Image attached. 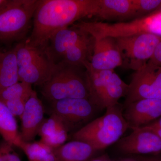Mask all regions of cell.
<instances>
[{"label":"cell","instance_id":"6da1fadb","mask_svg":"<svg viewBox=\"0 0 161 161\" xmlns=\"http://www.w3.org/2000/svg\"><path fill=\"white\" fill-rule=\"evenodd\" d=\"M97 4L98 0H39L31 34L23 41L44 53L52 35L82 18L95 16Z\"/></svg>","mask_w":161,"mask_h":161},{"label":"cell","instance_id":"7a4b0ae2","mask_svg":"<svg viewBox=\"0 0 161 161\" xmlns=\"http://www.w3.org/2000/svg\"><path fill=\"white\" fill-rule=\"evenodd\" d=\"M41 93L47 100L90 98L86 69L66 62L55 64L49 80L41 86Z\"/></svg>","mask_w":161,"mask_h":161},{"label":"cell","instance_id":"3957f363","mask_svg":"<svg viewBox=\"0 0 161 161\" xmlns=\"http://www.w3.org/2000/svg\"><path fill=\"white\" fill-rule=\"evenodd\" d=\"M106 109L104 115L76 131L74 139L88 143L97 151L117 142L130 127L118 103Z\"/></svg>","mask_w":161,"mask_h":161},{"label":"cell","instance_id":"277c9868","mask_svg":"<svg viewBox=\"0 0 161 161\" xmlns=\"http://www.w3.org/2000/svg\"><path fill=\"white\" fill-rule=\"evenodd\" d=\"M39 0H5L0 6V40L10 43L26 39Z\"/></svg>","mask_w":161,"mask_h":161},{"label":"cell","instance_id":"5b68a950","mask_svg":"<svg viewBox=\"0 0 161 161\" xmlns=\"http://www.w3.org/2000/svg\"><path fill=\"white\" fill-rule=\"evenodd\" d=\"M20 81L43 85L49 80L55 64L40 50L22 41L14 47Z\"/></svg>","mask_w":161,"mask_h":161},{"label":"cell","instance_id":"8992f818","mask_svg":"<svg viewBox=\"0 0 161 161\" xmlns=\"http://www.w3.org/2000/svg\"><path fill=\"white\" fill-rule=\"evenodd\" d=\"M115 39L122 65L136 71L150 60L160 42L161 36L145 31Z\"/></svg>","mask_w":161,"mask_h":161},{"label":"cell","instance_id":"52a82bcc","mask_svg":"<svg viewBox=\"0 0 161 161\" xmlns=\"http://www.w3.org/2000/svg\"><path fill=\"white\" fill-rule=\"evenodd\" d=\"M144 98L161 100V66L149 62L133 74L129 84L125 105Z\"/></svg>","mask_w":161,"mask_h":161},{"label":"cell","instance_id":"ba28073f","mask_svg":"<svg viewBox=\"0 0 161 161\" xmlns=\"http://www.w3.org/2000/svg\"><path fill=\"white\" fill-rule=\"evenodd\" d=\"M151 15L126 23L110 24L102 22L80 21L73 26L88 33L95 40L105 37L117 38L150 32Z\"/></svg>","mask_w":161,"mask_h":161},{"label":"cell","instance_id":"9c48e42d","mask_svg":"<svg viewBox=\"0 0 161 161\" xmlns=\"http://www.w3.org/2000/svg\"><path fill=\"white\" fill-rule=\"evenodd\" d=\"M52 103V113L63 121L69 130L89 120L100 109L89 98H65Z\"/></svg>","mask_w":161,"mask_h":161},{"label":"cell","instance_id":"30bf717a","mask_svg":"<svg viewBox=\"0 0 161 161\" xmlns=\"http://www.w3.org/2000/svg\"><path fill=\"white\" fill-rule=\"evenodd\" d=\"M132 130L130 135L119 142V148L122 152L141 155L161 153V139L155 132L145 127Z\"/></svg>","mask_w":161,"mask_h":161},{"label":"cell","instance_id":"8fae6325","mask_svg":"<svg viewBox=\"0 0 161 161\" xmlns=\"http://www.w3.org/2000/svg\"><path fill=\"white\" fill-rule=\"evenodd\" d=\"M123 115L132 130L145 126L161 117V100L144 98L135 101L126 105Z\"/></svg>","mask_w":161,"mask_h":161},{"label":"cell","instance_id":"7c38bea8","mask_svg":"<svg viewBox=\"0 0 161 161\" xmlns=\"http://www.w3.org/2000/svg\"><path fill=\"white\" fill-rule=\"evenodd\" d=\"M88 34L83 30L72 25L59 30L50 38L44 54L52 62H61L67 52Z\"/></svg>","mask_w":161,"mask_h":161},{"label":"cell","instance_id":"4fadbf2b","mask_svg":"<svg viewBox=\"0 0 161 161\" xmlns=\"http://www.w3.org/2000/svg\"><path fill=\"white\" fill-rule=\"evenodd\" d=\"M44 109L37 92L33 90L27 101L22 116L20 136L23 142H32L38 135L40 127L44 119Z\"/></svg>","mask_w":161,"mask_h":161},{"label":"cell","instance_id":"5bb4252c","mask_svg":"<svg viewBox=\"0 0 161 161\" xmlns=\"http://www.w3.org/2000/svg\"><path fill=\"white\" fill-rule=\"evenodd\" d=\"M91 66L97 70H111L122 65L123 61L115 38L95 40Z\"/></svg>","mask_w":161,"mask_h":161},{"label":"cell","instance_id":"9a60e30c","mask_svg":"<svg viewBox=\"0 0 161 161\" xmlns=\"http://www.w3.org/2000/svg\"><path fill=\"white\" fill-rule=\"evenodd\" d=\"M95 16L110 21L136 19L132 0H98Z\"/></svg>","mask_w":161,"mask_h":161},{"label":"cell","instance_id":"2e32d148","mask_svg":"<svg viewBox=\"0 0 161 161\" xmlns=\"http://www.w3.org/2000/svg\"><path fill=\"white\" fill-rule=\"evenodd\" d=\"M69 131L63 121L52 113L49 117L44 119L40 127L38 135L40 137V141L55 149L66 142Z\"/></svg>","mask_w":161,"mask_h":161},{"label":"cell","instance_id":"e0dca14e","mask_svg":"<svg viewBox=\"0 0 161 161\" xmlns=\"http://www.w3.org/2000/svg\"><path fill=\"white\" fill-rule=\"evenodd\" d=\"M97 151L83 141H71L54 149L58 161H88Z\"/></svg>","mask_w":161,"mask_h":161},{"label":"cell","instance_id":"ac0fdd59","mask_svg":"<svg viewBox=\"0 0 161 161\" xmlns=\"http://www.w3.org/2000/svg\"><path fill=\"white\" fill-rule=\"evenodd\" d=\"M129 85L122 80L114 70L111 71L101 91L100 104L102 109L118 103L121 97L126 96Z\"/></svg>","mask_w":161,"mask_h":161},{"label":"cell","instance_id":"d6986e66","mask_svg":"<svg viewBox=\"0 0 161 161\" xmlns=\"http://www.w3.org/2000/svg\"><path fill=\"white\" fill-rule=\"evenodd\" d=\"M20 81L14 47L0 54V92Z\"/></svg>","mask_w":161,"mask_h":161},{"label":"cell","instance_id":"ffe728a7","mask_svg":"<svg viewBox=\"0 0 161 161\" xmlns=\"http://www.w3.org/2000/svg\"><path fill=\"white\" fill-rule=\"evenodd\" d=\"M0 135L13 147L19 148L23 141L18 130L15 117L12 114L5 103L0 100Z\"/></svg>","mask_w":161,"mask_h":161},{"label":"cell","instance_id":"44dd1931","mask_svg":"<svg viewBox=\"0 0 161 161\" xmlns=\"http://www.w3.org/2000/svg\"><path fill=\"white\" fill-rule=\"evenodd\" d=\"M95 41V39L88 33L66 52L61 61L84 67V64L91 62L92 60Z\"/></svg>","mask_w":161,"mask_h":161},{"label":"cell","instance_id":"7402d4cb","mask_svg":"<svg viewBox=\"0 0 161 161\" xmlns=\"http://www.w3.org/2000/svg\"><path fill=\"white\" fill-rule=\"evenodd\" d=\"M29 161H58L54 149L41 141L26 142L23 141L19 148Z\"/></svg>","mask_w":161,"mask_h":161},{"label":"cell","instance_id":"603a6c76","mask_svg":"<svg viewBox=\"0 0 161 161\" xmlns=\"http://www.w3.org/2000/svg\"><path fill=\"white\" fill-rule=\"evenodd\" d=\"M33 91L32 85L19 81L0 92V100L4 102L14 99L28 100Z\"/></svg>","mask_w":161,"mask_h":161},{"label":"cell","instance_id":"cb8c5ba5","mask_svg":"<svg viewBox=\"0 0 161 161\" xmlns=\"http://www.w3.org/2000/svg\"><path fill=\"white\" fill-rule=\"evenodd\" d=\"M136 19L145 17L156 11L161 5V0H132Z\"/></svg>","mask_w":161,"mask_h":161},{"label":"cell","instance_id":"d4e9b609","mask_svg":"<svg viewBox=\"0 0 161 161\" xmlns=\"http://www.w3.org/2000/svg\"><path fill=\"white\" fill-rule=\"evenodd\" d=\"M27 101L23 99H14L3 102L14 117L19 116L20 118L24 112Z\"/></svg>","mask_w":161,"mask_h":161},{"label":"cell","instance_id":"484cf974","mask_svg":"<svg viewBox=\"0 0 161 161\" xmlns=\"http://www.w3.org/2000/svg\"><path fill=\"white\" fill-rule=\"evenodd\" d=\"M12 146L5 141L0 143V161H8V154Z\"/></svg>","mask_w":161,"mask_h":161},{"label":"cell","instance_id":"4316f807","mask_svg":"<svg viewBox=\"0 0 161 161\" xmlns=\"http://www.w3.org/2000/svg\"><path fill=\"white\" fill-rule=\"evenodd\" d=\"M148 62L161 66V40L158 44L152 57Z\"/></svg>","mask_w":161,"mask_h":161},{"label":"cell","instance_id":"83f0119b","mask_svg":"<svg viewBox=\"0 0 161 161\" xmlns=\"http://www.w3.org/2000/svg\"><path fill=\"white\" fill-rule=\"evenodd\" d=\"M155 132L161 139V117L151 124L144 126Z\"/></svg>","mask_w":161,"mask_h":161},{"label":"cell","instance_id":"f1b7e54d","mask_svg":"<svg viewBox=\"0 0 161 161\" xmlns=\"http://www.w3.org/2000/svg\"><path fill=\"white\" fill-rule=\"evenodd\" d=\"M133 161H161V153L154 155H140Z\"/></svg>","mask_w":161,"mask_h":161},{"label":"cell","instance_id":"f546056e","mask_svg":"<svg viewBox=\"0 0 161 161\" xmlns=\"http://www.w3.org/2000/svg\"><path fill=\"white\" fill-rule=\"evenodd\" d=\"M8 161H21L17 153L12 148L8 154Z\"/></svg>","mask_w":161,"mask_h":161},{"label":"cell","instance_id":"4dcf8cb0","mask_svg":"<svg viewBox=\"0 0 161 161\" xmlns=\"http://www.w3.org/2000/svg\"><path fill=\"white\" fill-rule=\"evenodd\" d=\"M89 161H107L106 160L104 159L98 158L94 159L91 160H90Z\"/></svg>","mask_w":161,"mask_h":161},{"label":"cell","instance_id":"1f68e13d","mask_svg":"<svg viewBox=\"0 0 161 161\" xmlns=\"http://www.w3.org/2000/svg\"><path fill=\"white\" fill-rule=\"evenodd\" d=\"M155 12H158L161 13V5L159 7L158 9H157Z\"/></svg>","mask_w":161,"mask_h":161},{"label":"cell","instance_id":"d6a6232c","mask_svg":"<svg viewBox=\"0 0 161 161\" xmlns=\"http://www.w3.org/2000/svg\"><path fill=\"white\" fill-rule=\"evenodd\" d=\"M5 0H0V6H2V4L5 2Z\"/></svg>","mask_w":161,"mask_h":161},{"label":"cell","instance_id":"836d02e7","mask_svg":"<svg viewBox=\"0 0 161 161\" xmlns=\"http://www.w3.org/2000/svg\"><path fill=\"white\" fill-rule=\"evenodd\" d=\"M2 51H0V54H1V53H2Z\"/></svg>","mask_w":161,"mask_h":161},{"label":"cell","instance_id":"e575fe53","mask_svg":"<svg viewBox=\"0 0 161 161\" xmlns=\"http://www.w3.org/2000/svg\"></svg>","mask_w":161,"mask_h":161}]
</instances>
